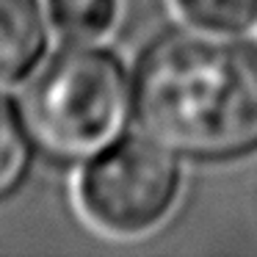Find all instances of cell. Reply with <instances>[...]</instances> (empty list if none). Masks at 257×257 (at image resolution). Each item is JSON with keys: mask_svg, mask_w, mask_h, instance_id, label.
<instances>
[{"mask_svg": "<svg viewBox=\"0 0 257 257\" xmlns=\"http://www.w3.org/2000/svg\"><path fill=\"white\" fill-rule=\"evenodd\" d=\"M177 14L196 31L238 36L257 25V0H172Z\"/></svg>", "mask_w": 257, "mask_h": 257, "instance_id": "52a82bcc", "label": "cell"}, {"mask_svg": "<svg viewBox=\"0 0 257 257\" xmlns=\"http://www.w3.org/2000/svg\"><path fill=\"white\" fill-rule=\"evenodd\" d=\"M133 113L185 161L257 155V45L196 28L158 36L133 67Z\"/></svg>", "mask_w": 257, "mask_h": 257, "instance_id": "6da1fadb", "label": "cell"}, {"mask_svg": "<svg viewBox=\"0 0 257 257\" xmlns=\"http://www.w3.org/2000/svg\"><path fill=\"white\" fill-rule=\"evenodd\" d=\"M180 161L150 133H124L80 166V216L111 238H141L158 229L183 194Z\"/></svg>", "mask_w": 257, "mask_h": 257, "instance_id": "3957f363", "label": "cell"}, {"mask_svg": "<svg viewBox=\"0 0 257 257\" xmlns=\"http://www.w3.org/2000/svg\"><path fill=\"white\" fill-rule=\"evenodd\" d=\"M23 113L42 155L83 166L127 133L133 69L97 42H69L31 75Z\"/></svg>", "mask_w": 257, "mask_h": 257, "instance_id": "7a4b0ae2", "label": "cell"}, {"mask_svg": "<svg viewBox=\"0 0 257 257\" xmlns=\"http://www.w3.org/2000/svg\"><path fill=\"white\" fill-rule=\"evenodd\" d=\"M45 12L64 42H100L116 28L122 0H45Z\"/></svg>", "mask_w": 257, "mask_h": 257, "instance_id": "8992f818", "label": "cell"}, {"mask_svg": "<svg viewBox=\"0 0 257 257\" xmlns=\"http://www.w3.org/2000/svg\"><path fill=\"white\" fill-rule=\"evenodd\" d=\"M36 141L25 122L23 105L0 91V202H9L23 191L34 172Z\"/></svg>", "mask_w": 257, "mask_h": 257, "instance_id": "5b68a950", "label": "cell"}, {"mask_svg": "<svg viewBox=\"0 0 257 257\" xmlns=\"http://www.w3.org/2000/svg\"><path fill=\"white\" fill-rule=\"evenodd\" d=\"M45 0H0V86H17L42 67L50 45Z\"/></svg>", "mask_w": 257, "mask_h": 257, "instance_id": "277c9868", "label": "cell"}]
</instances>
